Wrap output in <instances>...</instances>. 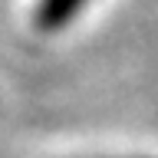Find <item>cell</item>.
<instances>
[{
	"label": "cell",
	"mask_w": 158,
	"mask_h": 158,
	"mask_svg": "<svg viewBox=\"0 0 158 158\" xmlns=\"http://www.w3.org/2000/svg\"><path fill=\"white\" fill-rule=\"evenodd\" d=\"M76 3H82V0H43V13H40V20L43 23H59L63 17H69L73 10H76Z\"/></svg>",
	"instance_id": "cell-1"
}]
</instances>
